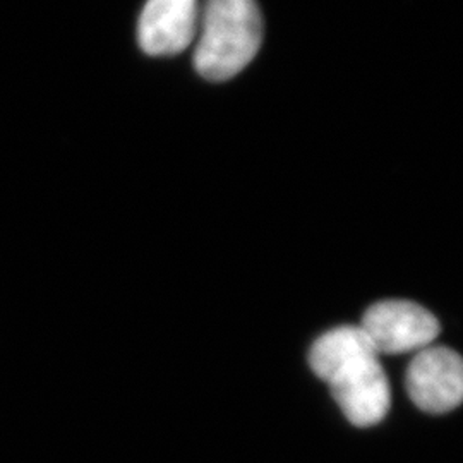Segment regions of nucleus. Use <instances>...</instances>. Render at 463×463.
I'll list each match as a JSON object with an SVG mask.
<instances>
[{"mask_svg":"<svg viewBox=\"0 0 463 463\" xmlns=\"http://www.w3.org/2000/svg\"><path fill=\"white\" fill-rule=\"evenodd\" d=\"M263 17L256 0H206L194 67L208 81H227L256 57Z\"/></svg>","mask_w":463,"mask_h":463,"instance_id":"nucleus-1","label":"nucleus"},{"mask_svg":"<svg viewBox=\"0 0 463 463\" xmlns=\"http://www.w3.org/2000/svg\"><path fill=\"white\" fill-rule=\"evenodd\" d=\"M361 328L380 354H407L430 347L439 323L428 309L409 300H383L365 311Z\"/></svg>","mask_w":463,"mask_h":463,"instance_id":"nucleus-2","label":"nucleus"},{"mask_svg":"<svg viewBox=\"0 0 463 463\" xmlns=\"http://www.w3.org/2000/svg\"><path fill=\"white\" fill-rule=\"evenodd\" d=\"M407 392L415 405L428 414H447L463 398V364L460 355L443 347L417 352L407 369Z\"/></svg>","mask_w":463,"mask_h":463,"instance_id":"nucleus-3","label":"nucleus"},{"mask_svg":"<svg viewBox=\"0 0 463 463\" xmlns=\"http://www.w3.org/2000/svg\"><path fill=\"white\" fill-rule=\"evenodd\" d=\"M326 383L345 417L357 428L376 426L390 411V383L378 355L350 363Z\"/></svg>","mask_w":463,"mask_h":463,"instance_id":"nucleus-4","label":"nucleus"},{"mask_svg":"<svg viewBox=\"0 0 463 463\" xmlns=\"http://www.w3.org/2000/svg\"><path fill=\"white\" fill-rule=\"evenodd\" d=\"M198 0H148L137 26L139 45L148 55H175L198 32Z\"/></svg>","mask_w":463,"mask_h":463,"instance_id":"nucleus-5","label":"nucleus"},{"mask_svg":"<svg viewBox=\"0 0 463 463\" xmlns=\"http://www.w3.org/2000/svg\"><path fill=\"white\" fill-rule=\"evenodd\" d=\"M374 355L378 352L361 326H338L316 340L309 352V364L317 378L328 381L350 363Z\"/></svg>","mask_w":463,"mask_h":463,"instance_id":"nucleus-6","label":"nucleus"}]
</instances>
